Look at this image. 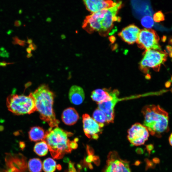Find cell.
<instances>
[{
  "mask_svg": "<svg viewBox=\"0 0 172 172\" xmlns=\"http://www.w3.org/2000/svg\"><path fill=\"white\" fill-rule=\"evenodd\" d=\"M136 152L138 154H142L143 152V150L140 148L137 149L136 150Z\"/></svg>",
  "mask_w": 172,
  "mask_h": 172,
  "instance_id": "37",
  "label": "cell"
},
{
  "mask_svg": "<svg viewBox=\"0 0 172 172\" xmlns=\"http://www.w3.org/2000/svg\"><path fill=\"white\" fill-rule=\"evenodd\" d=\"M170 91H171V92L172 93V88H171V89L170 90Z\"/></svg>",
  "mask_w": 172,
  "mask_h": 172,
  "instance_id": "50",
  "label": "cell"
},
{
  "mask_svg": "<svg viewBox=\"0 0 172 172\" xmlns=\"http://www.w3.org/2000/svg\"><path fill=\"white\" fill-rule=\"evenodd\" d=\"M69 98L73 104L79 105L81 104L85 98V94L83 89L78 85H73L69 92Z\"/></svg>",
  "mask_w": 172,
  "mask_h": 172,
  "instance_id": "16",
  "label": "cell"
},
{
  "mask_svg": "<svg viewBox=\"0 0 172 172\" xmlns=\"http://www.w3.org/2000/svg\"><path fill=\"white\" fill-rule=\"evenodd\" d=\"M140 31L138 27L131 25L123 29L119 35L125 42L131 44L137 42Z\"/></svg>",
  "mask_w": 172,
  "mask_h": 172,
  "instance_id": "14",
  "label": "cell"
},
{
  "mask_svg": "<svg viewBox=\"0 0 172 172\" xmlns=\"http://www.w3.org/2000/svg\"><path fill=\"white\" fill-rule=\"evenodd\" d=\"M141 23L142 26L146 29H150L154 25V22L152 16H146L141 20Z\"/></svg>",
  "mask_w": 172,
  "mask_h": 172,
  "instance_id": "23",
  "label": "cell"
},
{
  "mask_svg": "<svg viewBox=\"0 0 172 172\" xmlns=\"http://www.w3.org/2000/svg\"><path fill=\"white\" fill-rule=\"evenodd\" d=\"M33 55L31 53H28L27 55V57L28 58H30Z\"/></svg>",
  "mask_w": 172,
  "mask_h": 172,
  "instance_id": "46",
  "label": "cell"
},
{
  "mask_svg": "<svg viewBox=\"0 0 172 172\" xmlns=\"http://www.w3.org/2000/svg\"><path fill=\"white\" fill-rule=\"evenodd\" d=\"M5 167L1 172H29L26 157L20 153H7Z\"/></svg>",
  "mask_w": 172,
  "mask_h": 172,
  "instance_id": "8",
  "label": "cell"
},
{
  "mask_svg": "<svg viewBox=\"0 0 172 172\" xmlns=\"http://www.w3.org/2000/svg\"><path fill=\"white\" fill-rule=\"evenodd\" d=\"M146 148L147 151L150 154L152 151L154 149V146L152 144L147 145L146 146Z\"/></svg>",
  "mask_w": 172,
  "mask_h": 172,
  "instance_id": "29",
  "label": "cell"
},
{
  "mask_svg": "<svg viewBox=\"0 0 172 172\" xmlns=\"http://www.w3.org/2000/svg\"><path fill=\"white\" fill-rule=\"evenodd\" d=\"M21 22L19 20H16L14 23V25L16 27H19L21 25Z\"/></svg>",
  "mask_w": 172,
  "mask_h": 172,
  "instance_id": "33",
  "label": "cell"
},
{
  "mask_svg": "<svg viewBox=\"0 0 172 172\" xmlns=\"http://www.w3.org/2000/svg\"><path fill=\"white\" fill-rule=\"evenodd\" d=\"M153 162L155 164H159L160 162V160L158 158L155 157L153 159Z\"/></svg>",
  "mask_w": 172,
  "mask_h": 172,
  "instance_id": "34",
  "label": "cell"
},
{
  "mask_svg": "<svg viewBox=\"0 0 172 172\" xmlns=\"http://www.w3.org/2000/svg\"><path fill=\"white\" fill-rule=\"evenodd\" d=\"M46 132L43 129L39 126L32 127L29 132V136L32 142H36L43 140Z\"/></svg>",
  "mask_w": 172,
  "mask_h": 172,
  "instance_id": "18",
  "label": "cell"
},
{
  "mask_svg": "<svg viewBox=\"0 0 172 172\" xmlns=\"http://www.w3.org/2000/svg\"><path fill=\"white\" fill-rule=\"evenodd\" d=\"M6 104L8 110L17 115L30 114L36 111L31 93L29 96L11 95L7 98Z\"/></svg>",
  "mask_w": 172,
  "mask_h": 172,
  "instance_id": "5",
  "label": "cell"
},
{
  "mask_svg": "<svg viewBox=\"0 0 172 172\" xmlns=\"http://www.w3.org/2000/svg\"><path fill=\"white\" fill-rule=\"evenodd\" d=\"M28 167L30 172H41L43 168L42 163L40 159L33 158L29 160Z\"/></svg>",
  "mask_w": 172,
  "mask_h": 172,
  "instance_id": "20",
  "label": "cell"
},
{
  "mask_svg": "<svg viewBox=\"0 0 172 172\" xmlns=\"http://www.w3.org/2000/svg\"><path fill=\"white\" fill-rule=\"evenodd\" d=\"M33 40L30 39H28L27 43L29 44H31L32 43Z\"/></svg>",
  "mask_w": 172,
  "mask_h": 172,
  "instance_id": "43",
  "label": "cell"
},
{
  "mask_svg": "<svg viewBox=\"0 0 172 172\" xmlns=\"http://www.w3.org/2000/svg\"><path fill=\"white\" fill-rule=\"evenodd\" d=\"M140 164V162L139 161H137L135 162L134 165L136 166H138Z\"/></svg>",
  "mask_w": 172,
  "mask_h": 172,
  "instance_id": "45",
  "label": "cell"
},
{
  "mask_svg": "<svg viewBox=\"0 0 172 172\" xmlns=\"http://www.w3.org/2000/svg\"><path fill=\"white\" fill-rule=\"evenodd\" d=\"M153 19L156 22H160L165 20V16L161 11H159L154 14Z\"/></svg>",
  "mask_w": 172,
  "mask_h": 172,
  "instance_id": "24",
  "label": "cell"
},
{
  "mask_svg": "<svg viewBox=\"0 0 172 172\" xmlns=\"http://www.w3.org/2000/svg\"><path fill=\"white\" fill-rule=\"evenodd\" d=\"M51 128L46 132L44 140L47 143L52 157L56 159L62 158L65 154L71 153V141L69 138L73 134L58 127Z\"/></svg>",
  "mask_w": 172,
  "mask_h": 172,
  "instance_id": "4",
  "label": "cell"
},
{
  "mask_svg": "<svg viewBox=\"0 0 172 172\" xmlns=\"http://www.w3.org/2000/svg\"><path fill=\"white\" fill-rule=\"evenodd\" d=\"M32 51V49L29 47L27 48L26 49V51L28 53H31Z\"/></svg>",
  "mask_w": 172,
  "mask_h": 172,
  "instance_id": "42",
  "label": "cell"
},
{
  "mask_svg": "<svg viewBox=\"0 0 172 172\" xmlns=\"http://www.w3.org/2000/svg\"><path fill=\"white\" fill-rule=\"evenodd\" d=\"M93 117L94 120L102 128L106 124H107L105 114L98 108L94 111L93 114Z\"/></svg>",
  "mask_w": 172,
  "mask_h": 172,
  "instance_id": "21",
  "label": "cell"
},
{
  "mask_svg": "<svg viewBox=\"0 0 172 172\" xmlns=\"http://www.w3.org/2000/svg\"><path fill=\"white\" fill-rule=\"evenodd\" d=\"M87 152L88 155H94V151L88 145H87Z\"/></svg>",
  "mask_w": 172,
  "mask_h": 172,
  "instance_id": "30",
  "label": "cell"
},
{
  "mask_svg": "<svg viewBox=\"0 0 172 172\" xmlns=\"http://www.w3.org/2000/svg\"><path fill=\"white\" fill-rule=\"evenodd\" d=\"M13 43L14 45L18 44L22 47H24L26 45V42L25 40H20L17 36L13 38Z\"/></svg>",
  "mask_w": 172,
  "mask_h": 172,
  "instance_id": "25",
  "label": "cell"
},
{
  "mask_svg": "<svg viewBox=\"0 0 172 172\" xmlns=\"http://www.w3.org/2000/svg\"><path fill=\"white\" fill-rule=\"evenodd\" d=\"M167 39V36L165 35H164L161 38V41L165 43Z\"/></svg>",
  "mask_w": 172,
  "mask_h": 172,
  "instance_id": "40",
  "label": "cell"
},
{
  "mask_svg": "<svg viewBox=\"0 0 172 172\" xmlns=\"http://www.w3.org/2000/svg\"><path fill=\"white\" fill-rule=\"evenodd\" d=\"M122 6V2L119 1L114 7L92 13L84 19L82 28L90 34L98 32L103 36L110 34L114 27V23L120 22L121 20L117 15Z\"/></svg>",
  "mask_w": 172,
  "mask_h": 172,
  "instance_id": "1",
  "label": "cell"
},
{
  "mask_svg": "<svg viewBox=\"0 0 172 172\" xmlns=\"http://www.w3.org/2000/svg\"><path fill=\"white\" fill-rule=\"evenodd\" d=\"M145 161L147 164L146 170L148 169L149 168H153L155 167V165L153 162L151 161L148 159H146Z\"/></svg>",
  "mask_w": 172,
  "mask_h": 172,
  "instance_id": "27",
  "label": "cell"
},
{
  "mask_svg": "<svg viewBox=\"0 0 172 172\" xmlns=\"http://www.w3.org/2000/svg\"><path fill=\"white\" fill-rule=\"evenodd\" d=\"M31 93L40 119L46 122L51 128L58 127L60 121L56 118L53 108L54 93L48 85L44 84L40 85Z\"/></svg>",
  "mask_w": 172,
  "mask_h": 172,
  "instance_id": "2",
  "label": "cell"
},
{
  "mask_svg": "<svg viewBox=\"0 0 172 172\" xmlns=\"http://www.w3.org/2000/svg\"><path fill=\"white\" fill-rule=\"evenodd\" d=\"M97 165H98L100 164V160L99 157L97 156H94L93 161Z\"/></svg>",
  "mask_w": 172,
  "mask_h": 172,
  "instance_id": "31",
  "label": "cell"
},
{
  "mask_svg": "<svg viewBox=\"0 0 172 172\" xmlns=\"http://www.w3.org/2000/svg\"><path fill=\"white\" fill-rule=\"evenodd\" d=\"M142 113L144 118L143 125L152 136L160 138L162 133L169 131L168 113L160 106H145Z\"/></svg>",
  "mask_w": 172,
  "mask_h": 172,
  "instance_id": "3",
  "label": "cell"
},
{
  "mask_svg": "<svg viewBox=\"0 0 172 172\" xmlns=\"http://www.w3.org/2000/svg\"><path fill=\"white\" fill-rule=\"evenodd\" d=\"M172 51V47L170 45H168L166 47V52L167 53L170 54Z\"/></svg>",
  "mask_w": 172,
  "mask_h": 172,
  "instance_id": "32",
  "label": "cell"
},
{
  "mask_svg": "<svg viewBox=\"0 0 172 172\" xmlns=\"http://www.w3.org/2000/svg\"><path fill=\"white\" fill-rule=\"evenodd\" d=\"M119 93L115 95L113 99L98 104V108L105 115L107 124L113 123L115 119V107L118 102Z\"/></svg>",
  "mask_w": 172,
  "mask_h": 172,
  "instance_id": "13",
  "label": "cell"
},
{
  "mask_svg": "<svg viewBox=\"0 0 172 172\" xmlns=\"http://www.w3.org/2000/svg\"><path fill=\"white\" fill-rule=\"evenodd\" d=\"M169 141L170 145L172 147V133L171 134L169 137Z\"/></svg>",
  "mask_w": 172,
  "mask_h": 172,
  "instance_id": "38",
  "label": "cell"
},
{
  "mask_svg": "<svg viewBox=\"0 0 172 172\" xmlns=\"http://www.w3.org/2000/svg\"><path fill=\"white\" fill-rule=\"evenodd\" d=\"M168 54L161 51L149 50L146 51L140 64V69L145 73L149 72L150 68L159 71L161 64L166 61Z\"/></svg>",
  "mask_w": 172,
  "mask_h": 172,
  "instance_id": "6",
  "label": "cell"
},
{
  "mask_svg": "<svg viewBox=\"0 0 172 172\" xmlns=\"http://www.w3.org/2000/svg\"><path fill=\"white\" fill-rule=\"evenodd\" d=\"M29 47L33 51L36 50L37 48L36 45L33 43L30 44L29 46Z\"/></svg>",
  "mask_w": 172,
  "mask_h": 172,
  "instance_id": "36",
  "label": "cell"
},
{
  "mask_svg": "<svg viewBox=\"0 0 172 172\" xmlns=\"http://www.w3.org/2000/svg\"><path fill=\"white\" fill-rule=\"evenodd\" d=\"M116 155H109L105 172H131L129 162L116 157Z\"/></svg>",
  "mask_w": 172,
  "mask_h": 172,
  "instance_id": "11",
  "label": "cell"
},
{
  "mask_svg": "<svg viewBox=\"0 0 172 172\" xmlns=\"http://www.w3.org/2000/svg\"><path fill=\"white\" fill-rule=\"evenodd\" d=\"M48 145L44 140L36 143L34 148V152L40 156H46L48 154Z\"/></svg>",
  "mask_w": 172,
  "mask_h": 172,
  "instance_id": "19",
  "label": "cell"
},
{
  "mask_svg": "<svg viewBox=\"0 0 172 172\" xmlns=\"http://www.w3.org/2000/svg\"><path fill=\"white\" fill-rule=\"evenodd\" d=\"M79 116L76 109L69 107L65 109L62 115V119L66 124L71 126L75 124L79 119Z\"/></svg>",
  "mask_w": 172,
  "mask_h": 172,
  "instance_id": "17",
  "label": "cell"
},
{
  "mask_svg": "<svg viewBox=\"0 0 172 172\" xmlns=\"http://www.w3.org/2000/svg\"><path fill=\"white\" fill-rule=\"evenodd\" d=\"M57 166L56 162L51 158L45 159L43 165V169L45 172H54Z\"/></svg>",
  "mask_w": 172,
  "mask_h": 172,
  "instance_id": "22",
  "label": "cell"
},
{
  "mask_svg": "<svg viewBox=\"0 0 172 172\" xmlns=\"http://www.w3.org/2000/svg\"><path fill=\"white\" fill-rule=\"evenodd\" d=\"M57 167L58 170H60L61 169V166L60 165H58Z\"/></svg>",
  "mask_w": 172,
  "mask_h": 172,
  "instance_id": "47",
  "label": "cell"
},
{
  "mask_svg": "<svg viewBox=\"0 0 172 172\" xmlns=\"http://www.w3.org/2000/svg\"><path fill=\"white\" fill-rule=\"evenodd\" d=\"M88 165L89 169L92 170L93 169V166L91 163L88 164Z\"/></svg>",
  "mask_w": 172,
  "mask_h": 172,
  "instance_id": "44",
  "label": "cell"
},
{
  "mask_svg": "<svg viewBox=\"0 0 172 172\" xmlns=\"http://www.w3.org/2000/svg\"><path fill=\"white\" fill-rule=\"evenodd\" d=\"M70 148L72 150L76 149L78 147V144L77 142L74 140L73 141H71L70 145Z\"/></svg>",
  "mask_w": 172,
  "mask_h": 172,
  "instance_id": "28",
  "label": "cell"
},
{
  "mask_svg": "<svg viewBox=\"0 0 172 172\" xmlns=\"http://www.w3.org/2000/svg\"><path fill=\"white\" fill-rule=\"evenodd\" d=\"M82 117L83 130L86 136L89 138L97 139L102 133V128L88 114H84Z\"/></svg>",
  "mask_w": 172,
  "mask_h": 172,
  "instance_id": "10",
  "label": "cell"
},
{
  "mask_svg": "<svg viewBox=\"0 0 172 172\" xmlns=\"http://www.w3.org/2000/svg\"><path fill=\"white\" fill-rule=\"evenodd\" d=\"M171 81H172V76H171Z\"/></svg>",
  "mask_w": 172,
  "mask_h": 172,
  "instance_id": "49",
  "label": "cell"
},
{
  "mask_svg": "<svg viewBox=\"0 0 172 172\" xmlns=\"http://www.w3.org/2000/svg\"><path fill=\"white\" fill-rule=\"evenodd\" d=\"M169 56L170 57H171V58H172V52L169 54Z\"/></svg>",
  "mask_w": 172,
  "mask_h": 172,
  "instance_id": "48",
  "label": "cell"
},
{
  "mask_svg": "<svg viewBox=\"0 0 172 172\" xmlns=\"http://www.w3.org/2000/svg\"><path fill=\"white\" fill-rule=\"evenodd\" d=\"M13 63H7L6 62L0 63V66H5L8 64H13Z\"/></svg>",
  "mask_w": 172,
  "mask_h": 172,
  "instance_id": "39",
  "label": "cell"
},
{
  "mask_svg": "<svg viewBox=\"0 0 172 172\" xmlns=\"http://www.w3.org/2000/svg\"><path fill=\"white\" fill-rule=\"evenodd\" d=\"M159 37L155 31L146 29L141 30L137 41L138 46L146 51L149 50L161 51L159 45Z\"/></svg>",
  "mask_w": 172,
  "mask_h": 172,
  "instance_id": "7",
  "label": "cell"
},
{
  "mask_svg": "<svg viewBox=\"0 0 172 172\" xmlns=\"http://www.w3.org/2000/svg\"><path fill=\"white\" fill-rule=\"evenodd\" d=\"M168 43L172 46V36L169 38Z\"/></svg>",
  "mask_w": 172,
  "mask_h": 172,
  "instance_id": "41",
  "label": "cell"
},
{
  "mask_svg": "<svg viewBox=\"0 0 172 172\" xmlns=\"http://www.w3.org/2000/svg\"><path fill=\"white\" fill-rule=\"evenodd\" d=\"M86 8L92 13L115 6L119 1L113 0H83Z\"/></svg>",
  "mask_w": 172,
  "mask_h": 172,
  "instance_id": "12",
  "label": "cell"
},
{
  "mask_svg": "<svg viewBox=\"0 0 172 172\" xmlns=\"http://www.w3.org/2000/svg\"><path fill=\"white\" fill-rule=\"evenodd\" d=\"M128 139L134 146L144 144L148 140L149 137V132L148 129L138 123L133 125L128 130Z\"/></svg>",
  "mask_w": 172,
  "mask_h": 172,
  "instance_id": "9",
  "label": "cell"
},
{
  "mask_svg": "<svg viewBox=\"0 0 172 172\" xmlns=\"http://www.w3.org/2000/svg\"><path fill=\"white\" fill-rule=\"evenodd\" d=\"M0 56L3 57H8L9 54L3 48H0Z\"/></svg>",
  "mask_w": 172,
  "mask_h": 172,
  "instance_id": "26",
  "label": "cell"
},
{
  "mask_svg": "<svg viewBox=\"0 0 172 172\" xmlns=\"http://www.w3.org/2000/svg\"><path fill=\"white\" fill-rule=\"evenodd\" d=\"M119 93L117 90H111L106 88L97 89L92 92L91 97L92 100L98 104L112 99L115 95Z\"/></svg>",
  "mask_w": 172,
  "mask_h": 172,
  "instance_id": "15",
  "label": "cell"
},
{
  "mask_svg": "<svg viewBox=\"0 0 172 172\" xmlns=\"http://www.w3.org/2000/svg\"><path fill=\"white\" fill-rule=\"evenodd\" d=\"M171 80H169L167 81L165 84V87L166 88H169L171 85Z\"/></svg>",
  "mask_w": 172,
  "mask_h": 172,
  "instance_id": "35",
  "label": "cell"
}]
</instances>
